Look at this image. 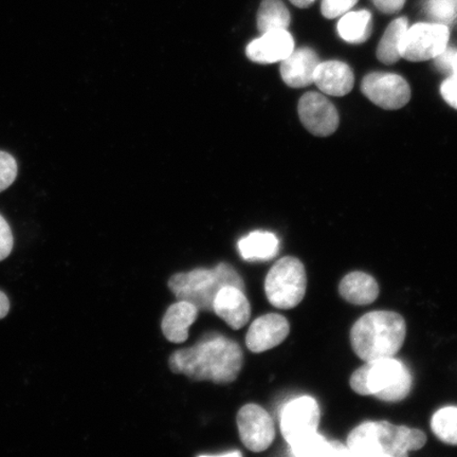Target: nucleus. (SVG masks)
I'll return each instance as SVG.
<instances>
[{
    "label": "nucleus",
    "instance_id": "nucleus-15",
    "mask_svg": "<svg viewBox=\"0 0 457 457\" xmlns=\"http://www.w3.org/2000/svg\"><path fill=\"white\" fill-rule=\"evenodd\" d=\"M281 64L283 81L294 88H302L313 83L314 72L320 64L319 57L310 48L294 50Z\"/></svg>",
    "mask_w": 457,
    "mask_h": 457
},
{
    "label": "nucleus",
    "instance_id": "nucleus-24",
    "mask_svg": "<svg viewBox=\"0 0 457 457\" xmlns=\"http://www.w3.org/2000/svg\"><path fill=\"white\" fill-rule=\"evenodd\" d=\"M431 428L442 442L457 445V407L438 410L432 417Z\"/></svg>",
    "mask_w": 457,
    "mask_h": 457
},
{
    "label": "nucleus",
    "instance_id": "nucleus-8",
    "mask_svg": "<svg viewBox=\"0 0 457 457\" xmlns=\"http://www.w3.org/2000/svg\"><path fill=\"white\" fill-rule=\"evenodd\" d=\"M321 419L317 400L310 396H302L291 400L282 410L279 427L282 436L289 445L318 432Z\"/></svg>",
    "mask_w": 457,
    "mask_h": 457
},
{
    "label": "nucleus",
    "instance_id": "nucleus-3",
    "mask_svg": "<svg viewBox=\"0 0 457 457\" xmlns=\"http://www.w3.org/2000/svg\"><path fill=\"white\" fill-rule=\"evenodd\" d=\"M427 443L426 434L419 428L395 426L387 421H367L359 425L347 437V449L355 456H408Z\"/></svg>",
    "mask_w": 457,
    "mask_h": 457
},
{
    "label": "nucleus",
    "instance_id": "nucleus-23",
    "mask_svg": "<svg viewBox=\"0 0 457 457\" xmlns=\"http://www.w3.org/2000/svg\"><path fill=\"white\" fill-rule=\"evenodd\" d=\"M289 25L290 13L282 0H262L257 12V29L262 34L287 29Z\"/></svg>",
    "mask_w": 457,
    "mask_h": 457
},
{
    "label": "nucleus",
    "instance_id": "nucleus-27",
    "mask_svg": "<svg viewBox=\"0 0 457 457\" xmlns=\"http://www.w3.org/2000/svg\"><path fill=\"white\" fill-rule=\"evenodd\" d=\"M357 2L358 0H323L322 14L327 19H336V17L347 13V11L352 9Z\"/></svg>",
    "mask_w": 457,
    "mask_h": 457
},
{
    "label": "nucleus",
    "instance_id": "nucleus-1",
    "mask_svg": "<svg viewBox=\"0 0 457 457\" xmlns=\"http://www.w3.org/2000/svg\"><path fill=\"white\" fill-rule=\"evenodd\" d=\"M242 348L224 336L212 335L196 345L177 351L170 357V369L195 381L228 385L236 380L243 368Z\"/></svg>",
    "mask_w": 457,
    "mask_h": 457
},
{
    "label": "nucleus",
    "instance_id": "nucleus-17",
    "mask_svg": "<svg viewBox=\"0 0 457 457\" xmlns=\"http://www.w3.org/2000/svg\"><path fill=\"white\" fill-rule=\"evenodd\" d=\"M198 308L192 303L179 301L168 308L162 319V333L170 342L187 341L188 329L196 321Z\"/></svg>",
    "mask_w": 457,
    "mask_h": 457
},
{
    "label": "nucleus",
    "instance_id": "nucleus-5",
    "mask_svg": "<svg viewBox=\"0 0 457 457\" xmlns=\"http://www.w3.org/2000/svg\"><path fill=\"white\" fill-rule=\"evenodd\" d=\"M226 286L245 290L242 277L226 262H220L213 270L197 268L190 272L177 273L169 279V287L179 301L190 302L203 312H213L215 296Z\"/></svg>",
    "mask_w": 457,
    "mask_h": 457
},
{
    "label": "nucleus",
    "instance_id": "nucleus-32",
    "mask_svg": "<svg viewBox=\"0 0 457 457\" xmlns=\"http://www.w3.org/2000/svg\"><path fill=\"white\" fill-rule=\"evenodd\" d=\"M10 312V300L8 295L0 290V320L8 316Z\"/></svg>",
    "mask_w": 457,
    "mask_h": 457
},
{
    "label": "nucleus",
    "instance_id": "nucleus-25",
    "mask_svg": "<svg viewBox=\"0 0 457 457\" xmlns=\"http://www.w3.org/2000/svg\"><path fill=\"white\" fill-rule=\"evenodd\" d=\"M426 13L437 24L449 26L457 16V0H428Z\"/></svg>",
    "mask_w": 457,
    "mask_h": 457
},
{
    "label": "nucleus",
    "instance_id": "nucleus-16",
    "mask_svg": "<svg viewBox=\"0 0 457 457\" xmlns=\"http://www.w3.org/2000/svg\"><path fill=\"white\" fill-rule=\"evenodd\" d=\"M313 83L322 93L342 96L353 89V74L350 66L339 61L320 62L314 72Z\"/></svg>",
    "mask_w": 457,
    "mask_h": 457
},
{
    "label": "nucleus",
    "instance_id": "nucleus-7",
    "mask_svg": "<svg viewBox=\"0 0 457 457\" xmlns=\"http://www.w3.org/2000/svg\"><path fill=\"white\" fill-rule=\"evenodd\" d=\"M450 32L447 26L437 22H420L404 33L400 55L411 62L436 59L448 47Z\"/></svg>",
    "mask_w": 457,
    "mask_h": 457
},
{
    "label": "nucleus",
    "instance_id": "nucleus-10",
    "mask_svg": "<svg viewBox=\"0 0 457 457\" xmlns=\"http://www.w3.org/2000/svg\"><path fill=\"white\" fill-rule=\"evenodd\" d=\"M362 93L369 100L385 110H399L408 104L410 86L398 74L373 72L363 79Z\"/></svg>",
    "mask_w": 457,
    "mask_h": 457
},
{
    "label": "nucleus",
    "instance_id": "nucleus-6",
    "mask_svg": "<svg viewBox=\"0 0 457 457\" xmlns=\"http://www.w3.org/2000/svg\"><path fill=\"white\" fill-rule=\"evenodd\" d=\"M307 277L303 262L294 256H285L268 272L265 293L268 301L279 310H291L304 299Z\"/></svg>",
    "mask_w": 457,
    "mask_h": 457
},
{
    "label": "nucleus",
    "instance_id": "nucleus-4",
    "mask_svg": "<svg viewBox=\"0 0 457 457\" xmlns=\"http://www.w3.org/2000/svg\"><path fill=\"white\" fill-rule=\"evenodd\" d=\"M413 379L405 365L395 358L365 362L353 371L350 385L359 395H374L382 402L398 403L407 398Z\"/></svg>",
    "mask_w": 457,
    "mask_h": 457
},
{
    "label": "nucleus",
    "instance_id": "nucleus-18",
    "mask_svg": "<svg viewBox=\"0 0 457 457\" xmlns=\"http://www.w3.org/2000/svg\"><path fill=\"white\" fill-rule=\"evenodd\" d=\"M339 293L351 304L369 305L378 298L379 285L370 274L355 271L342 278Z\"/></svg>",
    "mask_w": 457,
    "mask_h": 457
},
{
    "label": "nucleus",
    "instance_id": "nucleus-13",
    "mask_svg": "<svg viewBox=\"0 0 457 457\" xmlns=\"http://www.w3.org/2000/svg\"><path fill=\"white\" fill-rule=\"evenodd\" d=\"M295 50L294 37L287 29L262 34L247 46L245 54L259 64H273L282 62Z\"/></svg>",
    "mask_w": 457,
    "mask_h": 457
},
{
    "label": "nucleus",
    "instance_id": "nucleus-19",
    "mask_svg": "<svg viewBox=\"0 0 457 457\" xmlns=\"http://www.w3.org/2000/svg\"><path fill=\"white\" fill-rule=\"evenodd\" d=\"M237 247L245 261H270L278 254L279 242L271 232L255 231L239 239Z\"/></svg>",
    "mask_w": 457,
    "mask_h": 457
},
{
    "label": "nucleus",
    "instance_id": "nucleus-28",
    "mask_svg": "<svg viewBox=\"0 0 457 457\" xmlns=\"http://www.w3.org/2000/svg\"><path fill=\"white\" fill-rule=\"evenodd\" d=\"M14 245V238L12 230L4 220L3 215H0V262L7 259L11 253H12Z\"/></svg>",
    "mask_w": 457,
    "mask_h": 457
},
{
    "label": "nucleus",
    "instance_id": "nucleus-31",
    "mask_svg": "<svg viewBox=\"0 0 457 457\" xmlns=\"http://www.w3.org/2000/svg\"><path fill=\"white\" fill-rule=\"evenodd\" d=\"M373 3L381 12L393 14L403 9L405 0H373Z\"/></svg>",
    "mask_w": 457,
    "mask_h": 457
},
{
    "label": "nucleus",
    "instance_id": "nucleus-30",
    "mask_svg": "<svg viewBox=\"0 0 457 457\" xmlns=\"http://www.w3.org/2000/svg\"><path fill=\"white\" fill-rule=\"evenodd\" d=\"M457 50L454 48H445L443 53L436 57V64L439 71L449 73L453 72L454 56Z\"/></svg>",
    "mask_w": 457,
    "mask_h": 457
},
{
    "label": "nucleus",
    "instance_id": "nucleus-34",
    "mask_svg": "<svg viewBox=\"0 0 457 457\" xmlns=\"http://www.w3.org/2000/svg\"><path fill=\"white\" fill-rule=\"evenodd\" d=\"M453 74H454V76H457V54L454 56V60H453Z\"/></svg>",
    "mask_w": 457,
    "mask_h": 457
},
{
    "label": "nucleus",
    "instance_id": "nucleus-26",
    "mask_svg": "<svg viewBox=\"0 0 457 457\" xmlns=\"http://www.w3.org/2000/svg\"><path fill=\"white\" fill-rule=\"evenodd\" d=\"M17 177V162L9 153L0 151V193L7 190Z\"/></svg>",
    "mask_w": 457,
    "mask_h": 457
},
{
    "label": "nucleus",
    "instance_id": "nucleus-22",
    "mask_svg": "<svg viewBox=\"0 0 457 457\" xmlns=\"http://www.w3.org/2000/svg\"><path fill=\"white\" fill-rule=\"evenodd\" d=\"M340 37L347 43L367 41L371 32V15L368 11H357L343 15L338 24Z\"/></svg>",
    "mask_w": 457,
    "mask_h": 457
},
{
    "label": "nucleus",
    "instance_id": "nucleus-9",
    "mask_svg": "<svg viewBox=\"0 0 457 457\" xmlns=\"http://www.w3.org/2000/svg\"><path fill=\"white\" fill-rule=\"evenodd\" d=\"M239 436L245 448L262 453L270 447L276 437V428L270 413L260 405L245 404L237 417Z\"/></svg>",
    "mask_w": 457,
    "mask_h": 457
},
{
    "label": "nucleus",
    "instance_id": "nucleus-29",
    "mask_svg": "<svg viewBox=\"0 0 457 457\" xmlns=\"http://www.w3.org/2000/svg\"><path fill=\"white\" fill-rule=\"evenodd\" d=\"M441 93L444 100L457 110V76L453 74L445 79L442 84Z\"/></svg>",
    "mask_w": 457,
    "mask_h": 457
},
{
    "label": "nucleus",
    "instance_id": "nucleus-2",
    "mask_svg": "<svg viewBox=\"0 0 457 457\" xmlns=\"http://www.w3.org/2000/svg\"><path fill=\"white\" fill-rule=\"evenodd\" d=\"M407 325L399 313L373 312L364 314L353 324L351 345L364 362L393 358L403 347Z\"/></svg>",
    "mask_w": 457,
    "mask_h": 457
},
{
    "label": "nucleus",
    "instance_id": "nucleus-21",
    "mask_svg": "<svg viewBox=\"0 0 457 457\" xmlns=\"http://www.w3.org/2000/svg\"><path fill=\"white\" fill-rule=\"evenodd\" d=\"M408 21L402 17L391 22L377 48V57L386 65L395 64L400 57V45L408 30Z\"/></svg>",
    "mask_w": 457,
    "mask_h": 457
},
{
    "label": "nucleus",
    "instance_id": "nucleus-14",
    "mask_svg": "<svg viewBox=\"0 0 457 457\" xmlns=\"http://www.w3.org/2000/svg\"><path fill=\"white\" fill-rule=\"evenodd\" d=\"M213 312L233 329L238 330L249 322L250 303L244 290L236 286H226L216 295Z\"/></svg>",
    "mask_w": 457,
    "mask_h": 457
},
{
    "label": "nucleus",
    "instance_id": "nucleus-11",
    "mask_svg": "<svg viewBox=\"0 0 457 457\" xmlns=\"http://www.w3.org/2000/svg\"><path fill=\"white\" fill-rule=\"evenodd\" d=\"M301 122L316 136L334 134L339 125V114L333 103L318 93H307L299 102Z\"/></svg>",
    "mask_w": 457,
    "mask_h": 457
},
{
    "label": "nucleus",
    "instance_id": "nucleus-33",
    "mask_svg": "<svg viewBox=\"0 0 457 457\" xmlns=\"http://www.w3.org/2000/svg\"><path fill=\"white\" fill-rule=\"evenodd\" d=\"M316 2V0H290V3L295 4V7L298 8H307L310 7L312 4Z\"/></svg>",
    "mask_w": 457,
    "mask_h": 457
},
{
    "label": "nucleus",
    "instance_id": "nucleus-20",
    "mask_svg": "<svg viewBox=\"0 0 457 457\" xmlns=\"http://www.w3.org/2000/svg\"><path fill=\"white\" fill-rule=\"evenodd\" d=\"M295 456H339L352 455L351 451L337 442H328L318 432L308 436L290 445Z\"/></svg>",
    "mask_w": 457,
    "mask_h": 457
},
{
    "label": "nucleus",
    "instance_id": "nucleus-12",
    "mask_svg": "<svg viewBox=\"0 0 457 457\" xmlns=\"http://www.w3.org/2000/svg\"><path fill=\"white\" fill-rule=\"evenodd\" d=\"M289 331L288 320L282 314L267 313L251 324L245 336V345L253 353L270 351L281 345L287 338Z\"/></svg>",
    "mask_w": 457,
    "mask_h": 457
}]
</instances>
